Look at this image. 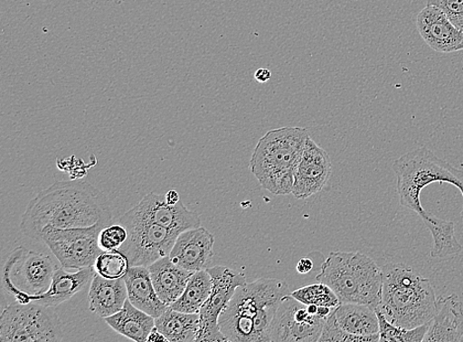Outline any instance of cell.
<instances>
[{
    "mask_svg": "<svg viewBox=\"0 0 463 342\" xmlns=\"http://www.w3.org/2000/svg\"><path fill=\"white\" fill-rule=\"evenodd\" d=\"M112 210L102 192L88 181H55L31 199L20 222L25 236L42 242L47 227L58 229L85 228L104 224L109 226Z\"/></svg>",
    "mask_w": 463,
    "mask_h": 342,
    "instance_id": "cell-1",
    "label": "cell"
},
{
    "mask_svg": "<svg viewBox=\"0 0 463 342\" xmlns=\"http://www.w3.org/2000/svg\"><path fill=\"white\" fill-rule=\"evenodd\" d=\"M288 286L276 279H260L236 290L219 319L226 340L232 342H271L273 319Z\"/></svg>",
    "mask_w": 463,
    "mask_h": 342,
    "instance_id": "cell-2",
    "label": "cell"
},
{
    "mask_svg": "<svg viewBox=\"0 0 463 342\" xmlns=\"http://www.w3.org/2000/svg\"><path fill=\"white\" fill-rule=\"evenodd\" d=\"M439 301L432 282L403 263L383 267V291L380 311L392 324L415 328L435 317Z\"/></svg>",
    "mask_w": 463,
    "mask_h": 342,
    "instance_id": "cell-3",
    "label": "cell"
},
{
    "mask_svg": "<svg viewBox=\"0 0 463 342\" xmlns=\"http://www.w3.org/2000/svg\"><path fill=\"white\" fill-rule=\"evenodd\" d=\"M308 137L307 128L286 126L260 138L250 169L262 188L276 196L292 195L296 169Z\"/></svg>",
    "mask_w": 463,
    "mask_h": 342,
    "instance_id": "cell-4",
    "label": "cell"
},
{
    "mask_svg": "<svg viewBox=\"0 0 463 342\" xmlns=\"http://www.w3.org/2000/svg\"><path fill=\"white\" fill-rule=\"evenodd\" d=\"M317 281L328 285L340 304H362L374 310L380 306L383 269L360 252L330 253L320 267Z\"/></svg>",
    "mask_w": 463,
    "mask_h": 342,
    "instance_id": "cell-5",
    "label": "cell"
},
{
    "mask_svg": "<svg viewBox=\"0 0 463 342\" xmlns=\"http://www.w3.org/2000/svg\"><path fill=\"white\" fill-rule=\"evenodd\" d=\"M392 169L397 179V192L401 205L417 213L423 221L430 212L421 205L422 190L429 185L447 183L457 187L463 198V171L439 158L426 147L402 155L395 160ZM463 219V210L460 215Z\"/></svg>",
    "mask_w": 463,
    "mask_h": 342,
    "instance_id": "cell-6",
    "label": "cell"
},
{
    "mask_svg": "<svg viewBox=\"0 0 463 342\" xmlns=\"http://www.w3.org/2000/svg\"><path fill=\"white\" fill-rule=\"evenodd\" d=\"M62 339L56 307L35 302L8 305L0 317V342H58Z\"/></svg>",
    "mask_w": 463,
    "mask_h": 342,
    "instance_id": "cell-7",
    "label": "cell"
},
{
    "mask_svg": "<svg viewBox=\"0 0 463 342\" xmlns=\"http://www.w3.org/2000/svg\"><path fill=\"white\" fill-rule=\"evenodd\" d=\"M57 265L49 255L25 247L9 254L3 272L4 290L19 303L45 293L52 282Z\"/></svg>",
    "mask_w": 463,
    "mask_h": 342,
    "instance_id": "cell-8",
    "label": "cell"
},
{
    "mask_svg": "<svg viewBox=\"0 0 463 342\" xmlns=\"http://www.w3.org/2000/svg\"><path fill=\"white\" fill-rule=\"evenodd\" d=\"M119 223L128 231V239L121 251L131 266L152 265L168 256L176 242L178 233L139 218L130 211L125 213Z\"/></svg>",
    "mask_w": 463,
    "mask_h": 342,
    "instance_id": "cell-9",
    "label": "cell"
},
{
    "mask_svg": "<svg viewBox=\"0 0 463 342\" xmlns=\"http://www.w3.org/2000/svg\"><path fill=\"white\" fill-rule=\"evenodd\" d=\"M105 226L96 224L73 229L47 227L42 233V242L48 245L64 269L79 271L93 266L103 252L99 237Z\"/></svg>",
    "mask_w": 463,
    "mask_h": 342,
    "instance_id": "cell-10",
    "label": "cell"
},
{
    "mask_svg": "<svg viewBox=\"0 0 463 342\" xmlns=\"http://www.w3.org/2000/svg\"><path fill=\"white\" fill-rule=\"evenodd\" d=\"M212 276L213 288L208 300L202 306L196 341H228L219 326V319L230 304L236 290L247 283L245 274L222 265L207 269Z\"/></svg>",
    "mask_w": 463,
    "mask_h": 342,
    "instance_id": "cell-11",
    "label": "cell"
},
{
    "mask_svg": "<svg viewBox=\"0 0 463 342\" xmlns=\"http://www.w3.org/2000/svg\"><path fill=\"white\" fill-rule=\"evenodd\" d=\"M327 319L312 315L290 293L282 298L270 330L272 342H317Z\"/></svg>",
    "mask_w": 463,
    "mask_h": 342,
    "instance_id": "cell-12",
    "label": "cell"
},
{
    "mask_svg": "<svg viewBox=\"0 0 463 342\" xmlns=\"http://www.w3.org/2000/svg\"><path fill=\"white\" fill-rule=\"evenodd\" d=\"M331 175L328 153L309 136L296 169L292 195L298 199H307L318 194L326 188Z\"/></svg>",
    "mask_w": 463,
    "mask_h": 342,
    "instance_id": "cell-13",
    "label": "cell"
},
{
    "mask_svg": "<svg viewBox=\"0 0 463 342\" xmlns=\"http://www.w3.org/2000/svg\"><path fill=\"white\" fill-rule=\"evenodd\" d=\"M134 216L158 224L178 234L201 226L197 212L189 210L181 200L175 206L168 205L165 195L149 194L128 210Z\"/></svg>",
    "mask_w": 463,
    "mask_h": 342,
    "instance_id": "cell-14",
    "label": "cell"
},
{
    "mask_svg": "<svg viewBox=\"0 0 463 342\" xmlns=\"http://www.w3.org/2000/svg\"><path fill=\"white\" fill-rule=\"evenodd\" d=\"M213 245L214 236L206 228L188 229L178 235L169 258L193 273L207 270L213 258Z\"/></svg>",
    "mask_w": 463,
    "mask_h": 342,
    "instance_id": "cell-15",
    "label": "cell"
},
{
    "mask_svg": "<svg viewBox=\"0 0 463 342\" xmlns=\"http://www.w3.org/2000/svg\"><path fill=\"white\" fill-rule=\"evenodd\" d=\"M416 26L426 44L438 52L458 51L463 46V32L436 6L427 5L422 9L417 16Z\"/></svg>",
    "mask_w": 463,
    "mask_h": 342,
    "instance_id": "cell-16",
    "label": "cell"
},
{
    "mask_svg": "<svg viewBox=\"0 0 463 342\" xmlns=\"http://www.w3.org/2000/svg\"><path fill=\"white\" fill-rule=\"evenodd\" d=\"M424 342H459L463 337V303L456 294L439 298Z\"/></svg>",
    "mask_w": 463,
    "mask_h": 342,
    "instance_id": "cell-17",
    "label": "cell"
},
{
    "mask_svg": "<svg viewBox=\"0 0 463 342\" xmlns=\"http://www.w3.org/2000/svg\"><path fill=\"white\" fill-rule=\"evenodd\" d=\"M95 273L94 265L77 272H69L62 266L57 267L49 290L45 293L32 297L30 302L57 308L91 282Z\"/></svg>",
    "mask_w": 463,
    "mask_h": 342,
    "instance_id": "cell-18",
    "label": "cell"
},
{
    "mask_svg": "<svg viewBox=\"0 0 463 342\" xmlns=\"http://www.w3.org/2000/svg\"><path fill=\"white\" fill-rule=\"evenodd\" d=\"M128 299L146 314L158 318L168 306L160 300L146 266H130L124 277Z\"/></svg>",
    "mask_w": 463,
    "mask_h": 342,
    "instance_id": "cell-19",
    "label": "cell"
},
{
    "mask_svg": "<svg viewBox=\"0 0 463 342\" xmlns=\"http://www.w3.org/2000/svg\"><path fill=\"white\" fill-rule=\"evenodd\" d=\"M148 271L160 300L168 307L184 292L194 273L172 262L169 255L149 265Z\"/></svg>",
    "mask_w": 463,
    "mask_h": 342,
    "instance_id": "cell-20",
    "label": "cell"
},
{
    "mask_svg": "<svg viewBox=\"0 0 463 342\" xmlns=\"http://www.w3.org/2000/svg\"><path fill=\"white\" fill-rule=\"evenodd\" d=\"M128 299L124 279L108 280L95 273L90 287V311L103 319L120 312Z\"/></svg>",
    "mask_w": 463,
    "mask_h": 342,
    "instance_id": "cell-21",
    "label": "cell"
},
{
    "mask_svg": "<svg viewBox=\"0 0 463 342\" xmlns=\"http://www.w3.org/2000/svg\"><path fill=\"white\" fill-rule=\"evenodd\" d=\"M118 334L137 342H146L156 327V318L135 307L128 299L117 314L104 319Z\"/></svg>",
    "mask_w": 463,
    "mask_h": 342,
    "instance_id": "cell-22",
    "label": "cell"
},
{
    "mask_svg": "<svg viewBox=\"0 0 463 342\" xmlns=\"http://www.w3.org/2000/svg\"><path fill=\"white\" fill-rule=\"evenodd\" d=\"M339 326L347 333L358 337L380 334V322L374 309L362 304L342 303L334 309Z\"/></svg>",
    "mask_w": 463,
    "mask_h": 342,
    "instance_id": "cell-23",
    "label": "cell"
},
{
    "mask_svg": "<svg viewBox=\"0 0 463 342\" xmlns=\"http://www.w3.org/2000/svg\"><path fill=\"white\" fill-rule=\"evenodd\" d=\"M199 325V314L183 313L170 307L156 318V327L169 342L196 341Z\"/></svg>",
    "mask_w": 463,
    "mask_h": 342,
    "instance_id": "cell-24",
    "label": "cell"
},
{
    "mask_svg": "<svg viewBox=\"0 0 463 342\" xmlns=\"http://www.w3.org/2000/svg\"><path fill=\"white\" fill-rule=\"evenodd\" d=\"M212 288V276L207 270L194 273L184 292L169 307L183 313L199 314L211 295Z\"/></svg>",
    "mask_w": 463,
    "mask_h": 342,
    "instance_id": "cell-25",
    "label": "cell"
},
{
    "mask_svg": "<svg viewBox=\"0 0 463 342\" xmlns=\"http://www.w3.org/2000/svg\"><path fill=\"white\" fill-rule=\"evenodd\" d=\"M432 234L434 245L430 256L434 259H445L448 256L458 254L462 245L456 237L455 223L447 221L432 215L424 222Z\"/></svg>",
    "mask_w": 463,
    "mask_h": 342,
    "instance_id": "cell-26",
    "label": "cell"
},
{
    "mask_svg": "<svg viewBox=\"0 0 463 342\" xmlns=\"http://www.w3.org/2000/svg\"><path fill=\"white\" fill-rule=\"evenodd\" d=\"M375 311L380 322V341L423 342L430 323L415 328H404L389 322L379 309H375Z\"/></svg>",
    "mask_w": 463,
    "mask_h": 342,
    "instance_id": "cell-27",
    "label": "cell"
},
{
    "mask_svg": "<svg viewBox=\"0 0 463 342\" xmlns=\"http://www.w3.org/2000/svg\"><path fill=\"white\" fill-rule=\"evenodd\" d=\"M290 295L305 305L314 304L329 308H336L340 305L335 292L328 285L321 282L300 287Z\"/></svg>",
    "mask_w": 463,
    "mask_h": 342,
    "instance_id": "cell-28",
    "label": "cell"
},
{
    "mask_svg": "<svg viewBox=\"0 0 463 342\" xmlns=\"http://www.w3.org/2000/svg\"><path fill=\"white\" fill-rule=\"evenodd\" d=\"M130 266L127 256L121 251H103L97 258L94 269L105 279L119 280L124 279Z\"/></svg>",
    "mask_w": 463,
    "mask_h": 342,
    "instance_id": "cell-29",
    "label": "cell"
},
{
    "mask_svg": "<svg viewBox=\"0 0 463 342\" xmlns=\"http://www.w3.org/2000/svg\"><path fill=\"white\" fill-rule=\"evenodd\" d=\"M319 342H376L380 341V334L372 337L354 336L345 331L337 323L334 310L326 319L325 327H323Z\"/></svg>",
    "mask_w": 463,
    "mask_h": 342,
    "instance_id": "cell-30",
    "label": "cell"
},
{
    "mask_svg": "<svg viewBox=\"0 0 463 342\" xmlns=\"http://www.w3.org/2000/svg\"><path fill=\"white\" fill-rule=\"evenodd\" d=\"M128 239V231L121 223L109 224L105 226L99 237V243L102 251H118Z\"/></svg>",
    "mask_w": 463,
    "mask_h": 342,
    "instance_id": "cell-31",
    "label": "cell"
},
{
    "mask_svg": "<svg viewBox=\"0 0 463 342\" xmlns=\"http://www.w3.org/2000/svg\"><path fill=\"white\" fill-rule=\"evenodd\" d=\"M427 5H433L443 12L450 23L463 32V0H426Z\"/></svg>",
    "mask_w": 463,
    "mask_h": 342,
    "instance_id": "cell-32",
    "label": "cell"
},
{
    "mask_svg": "<svg viewBox=\"0 0 463 342\" xmlns=\"http://www.w3.org/2000/svg\"><path fill=\"white\" fill-rule=\"evenodd\" d=\"M314 269V262L308 258L301 259L297 264V272L299 274H307Z\"/></svg>",
    "mask_w": 463,
    "mask_h": 342,
    "instance_id": "cell-33",
    "label": "cell"
},
{
    "mask_svg": "<svg viewBox=\"0 0 463 342\" xmlns=\"http://www.w3.org/2000/svg\"><path fill=\"white\" fill-rule=\"evenodd\" d=\"M271 78L272 72L268 69H260L254 74V79L257 82L260 83H266L267 81L270 80Z\"/></svg>",
    "mask_w": 463,
    "mask_h": 342,
    "instance_id": "cell-34",
    "label": "cell"
},
{
    "mask_svg": "<svg viewBox=\"0 0 463 342\" xmlns=\"http://www.w3.org/2000/svg\"><path fill=\"white\" fill-rule=\"evenodd\" d=\"M148 342H157V341H168L166 337L161 333L160 330L157 329L156 327L152 330V333L149 334L147 337Z\"/></svg>",
    "mask_w": 463,
    "mask_h": 342,
    "instance_id": "cell-35",
    "label": "cell"
},
{
    "mask_svg": "<svg viewBox=\"0 0 463 342\" xmlns=\"http://www.w3.org/2000/svg\"><path fill=\"white\" fill-rule=\"evenodd\" d=\"M165 199H166L168 205H170V206H175L181 200L180 196H179L177 190H175V189H171V190L167 191L165 194Z\"/></svg>",
    "mask_w": 463,
    "mask_h": 342,
    "instance_id": "cell-36",
    "label": "cell"
},
{
    "mask_svg": "<svg viewBox=\"0 0 463 342\" xmlns=\"http://www.w3.org/2000/svg\"><path fill=\"white\" fill-rule=\"evenodd\" d=\"M461 50H463V46L461 47ZM461 50H460V51H461Z\"/></svg>",
    "mask_w": 463,
    "mask_h": 342,
    "instance_id": "cell-37",
    "label": "cell"
}]
</instances>
